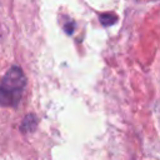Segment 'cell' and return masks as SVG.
I'll list each match as a JSON object with an SVG mask.
<instances>
[{
	"label": "cell",
	"instance_id": "6da1fadb",
	"mask_svg": "<svg viewBox=\"0 0 160 160\" xmlns=\"http://www.w3.org/2000/svg\"><path fill=\"white\" fill-rule=\"evenodd\" d=\"M26 78L20 66H11L0 80V105L16 108L21 100Z\"/></svg>",
	"mask_w": 160,
	"mask_h": 160
},
{
	"label": "cell",
	"instance_id": "7a4b0ae2",
	"mask_svg": "<svg viewBox=\"0 0 160 160\" xmlns=\"http://www.w3.org/2000/svg\"><path fill=\"white\" fill-rule=\"evenodd\" d=\"M36 126H38L36 116L34 114H28L24 118V120H22V122L20 125V130L22 132H31V131H34L36 129Z\"/></svg>",
	"mask_w": 160,
	"mask_h": 160
},
{
	"label": "cell",
	"instance_id": "3957f363",
	"mask_svg": "<svg viewBox=\"0 0 160 160\" xmlns=\"http://www.w3.org/2000/svg\"><path fill=\"white\" fill-rule=\"evenodd\" d=\"M99 20L104 26H110L118 21V16H116V14L108 11V12H101L99 15Z\"/></svg>",
	"mask_w": 160,
	"mask_h": 160
},
{
	"label": "cell",
	"instance_id": "277c9868",
	"mask_svg": "<svg viewBox=\"0 0 160 160\" xmlns=\"http://www.w3.org/2000/svg\"><path fill=\"white\" fill-rule=\"evenodd\" d=\"M74 29H75V22L72 20H68V22L64 25V30L66 34H72L74 32Z\"/></svg>",
	"mask_w": 160,
	"mask_h": 160
}]
</instances>
